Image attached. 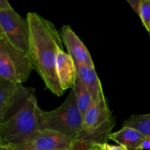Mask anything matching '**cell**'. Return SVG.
Segmentation results:
<instances>
[{"label":"cell","mask_w":150,"mask_h":150,"mask_svg":"<svg viewBox=\"0 0 150 150\" xmlns=\"http://www.w3.org/2000/svg\"><path fill=\"white\" fill-rule=\"evenodd\" d=\"M29 25L28 54L33 69L45 83V87L60 97L64 94L59 81L56 62L59 52L63 51V42L55 25L38 13L29 12Z\"/></svg>","instance_id":"1"},{"label":"cell","mask_w":150,"mask_h":150,"mask_svg":"<svg viewBox=\"0 0 150 150\" xmlns=\"http://www.w3.org/2000/svg\"><path fill=\"white\" fill-rule=\"evenodd\" d=\"M101 150H128L125 146L121 145H111L108 143L100 144Z\"/></svg>","instance_id":"17"},{"label":"cell","mask_w":150,"mask_h":150,"mask_svg":"<svg viewBox=\"0 0 150 150\" xmlns=\"http://www.w3.org/2000/svg\"><path fill=\"white\" fill-rule=\"evenodd\" d=\"M0 150H11L8 146H0Z\"/></svg>","instance_id":"22"},{"label":"cell","mask_w":150,"mask_h":150,"mask_svg":"<svg viewBox=\"0 0 150 150\" xmlns=\"http://www.w3.org/2000/svg\"><path fill=\"white\" fill-rule=\"evenodd\" d=\"M40 111L36 95H34L21 109L0 123V146L10 147L21 144L40 130Z\"/></svg>","instance_id":"3"},{"label":"cell","mask_w":150,"mask_h":150,"mask_svg":"<svg viewBox=\"0 0 150 150\" xmlns=\"http://www.w3.org/2000/svg\"><path fill=\"white\" fill-rule=\"evenodd\" d=\"M122 127H133L148 139L150 137V114L132 115L123 122Z\"/></svg>","instance_id":"14"},{"label":"cell","mask_w":150,"mask_h":150,"mask_svg":"<svg viewBox=\"0 0 150 150\" xmlns=\"http://www.w3.org/2000/svg\"><path fill=\"white\" fill-rule=\"evenodd\" d=\"M73 89L75 92L78 107L82 115H83L92 104L93 98L86 86L78 77Z\"/></svg>","instance_id":"13"},{"label":"cell","mask_w":150,"mask_h":150,"mask_svg":"<svg viewBox=\"0 0 150 150\" xmlns=\"http://www.w3.org/2000/svg\"><path fill=\"white\" fill-rule=\"evenodd\" d=\"M10 7H11V5L8 2V1H7V0H1L0 1V10H5Z\"/></svg>","instance_id":"20"},{"label":"cell","mask_w":150,"mask_h":150,"mask_svg":"<svg viewBox=\"0 0 150 150\" xmlns=\"http://www.w3.org/2000/svg\"><path fill=\"white\" fill-rule=\"evenodd\" d=\"M34 95L35 88L0 79V123L21 109Z\"/></svg>","instance_id":"6"},{"label":"cell","mask_w":150,"mask_h":150,"mask_svg":"<svg viewBox=\"0 0 150 150\" xmlns=\"http://www.w3.org/2000/svg\"><path fill=\"white\" fill-rule=\"evenodd\" d=\"M147 32H148V33H149V38H150V26H149V30H148Z\"/></svg>","instance_id":"23"},{"label":"cell","mask_w":150,"mask_h":150,"mask_svg":"<svg viewBox=\"0 0 150 150\" xmlns=\"http://www.w3.org/2000/svg\"><path fill=\"white\" fill-rule=\"evenodd\" d=\"M76 67L77 77L89 91L93 100H97L104 96L100 80L98 78L95 67H89L84 64H76Z\"/></svg>","instance_id":"11"},{"label":"cell","mask_w":150,"mask_h":150,"mask_svg":"<svg viewBox=\"0 0 150 150\" xmlns=\"http://www.w3.org/2000/svg\"><path fill=\"white\" fill-rule=\"evenodd\" d=\"M150 149V141L148 139H146L139 146V150Z\"/></svg>","instance_id":"19"},{"label":"cell","mask_w":150,"mask_h":150,"mask_svg":"<svg viewBox=\"0 0 150 150\" xmlns=\"http://www.w3.org/2000/svg\"><path fill=\"white\" fill-rule=\"evenodd\" d=\"M96 143L86 140H76L70 150H92Z\"/></svg>","instance_id":"16"},{"label":"cell","mask_w":150,"mask_h":150,"mask_svg":"<svg viewBox=\"0 0 150 150\" xmlns=\"http://www.w3.org/2000/svg\"><path fill=\"white\" fill-rule=\"evenodd\" d=\"M60 35L67 50V54L72 57L76 65L84 64L89 67H95L89 50L70 26H63L60 31Z\"/></svg>","instance_id":"8"},{"label":"cell","mask_w":150,"mask_h":150,"mask_svg":"<svg viewBox=\"0 0 150 150\" xmlns=\"http://www.w3.org/2000/svg\"><path fill=\"white\" fill-rule=\"evenodd\" d=\"M127 2L130 4L133 11L139 15V9H140L141 0H127Z\"/></svg>","instance_id":"18"},{"label":"cell","mask_w":150,"mask_h":150,"mask_svg":"<svg viewBox=\"0 0 150 150\" xmlns=\"http://www.w3.org/2000/svg\"><path fill=\"white\" fill-rule=\"evenodd\" d=\"M109 139L118 145L125 146L128 150H139V146L146 138L133 127H122L118 131L111 133Z\"/></svg>","instance_id":"12"},{"label":"cell","mask_w":150,"mask_h":150,"mask_svg":"<svg viewBox=\"0 0 150 150\" xmlns=\"http://www.w3.org/2000/svg\"><path fill=\"white\" fill-rule=\"evenodd\" d=\"M56 69L63 91L73 89L77 79L76 64L72 57L64 50L59 51L57 55Z\"/></svg>","instance_id":"10"},{"label":"cell","mask_w":150,"mask_h":150,"mask_svg":"<svg viewBox=\"0 0 150 150\" xmlns=\"http://www.w3.org/2000/svg\"><path fill=\"white\" fill-rule=\"evenodd\" d=\"M0 35L16 48L28 53L29 22L26 18H22L12 6L5 10H0Z\"/></svg>","instance_id":"5"},{"label":"cell","mask_w":150,"mask_h":150,"mask_svg":"<svg viewBox=\"0 0 150 150\" xmlns=\"http://www.w3.org/2000/svg\"><path fill=\"white\" fill-rule=\"evenodd\" d=\"M148 139H149V140L150 141V137H149V138H148Z\"/></svg>","instance_id":"24"},{"label":"cell","mask_w":150,"mask_h":150,"mask_svg":"<svg viewBox=\"0 0 150 150\" xmlns=\"http://www.w3.org/2000/svg\"><path fill=\"white\" fill-rule=\"evenodd\" d=\"M100 144H95L92 150H101L100 147Z\"/></svg>","instance_id":"21"},{"label":"cell","mask_w":150,"mask_h":150,"mask_svg":"<svg viewBox=\"0 0 150 150\" xmlns=\"http://www.w3.org/2000/svg\"><path fill=\"white\" fill-rule=\"evenodd\" d=\"M139 16L146 31L150 26V0H141Z\"/></svg>","instance_id":"15"},{"label":"cell","mask_w":150,"mask_h":150,"mask_svg":"<svg viewBox=\"0 0 150 150\" xmlns=\"http://www.w3.org/2000/svg\"><path fill=\"white\" fill-rule=\"evenodd\" d=\"M76 141L51 130H38L23 143L8 147L11 150H70Z\"/></svg>","instance_id":"7"},{"label":"cell","mask_w":150,"mask_h":150,"mask_svg":"<svg viewBox=\"0 0 150 150\" xmlns=\"http://www.w3.org/2000/svg\"><path fill=\"white\" fill-rule=\"evenodd\" d=\"M40 130H51L77 140L83 130V115L76 100L73 89L64 102L53 111L41 110L39 114Z\"/></svg>","instance_id":"2"},{"label":"cell","mask_w":150,"mask_h":150,"mask_svg":"<svg viewBox=\"0 0 150 150\" xmlns=\"http://www.w3.org/2000/svg\"><path fill=\"white\" fill-rule=\"evenodd\" d=\"M105 96L92 101L87 111L83 115V131L89 133L103 125L112 117Z\"/></svg>","instance_id":"9"},{"label":"cell","mask_w":150,"mask_h":150,"mask_svg":"<svg viewBox=\"0 0 150 150\" xmlns=\"http://www.w3.org/2000/svg\"><path fill=\"white\" fill-rule=\"evenodd\" d=\"M33 70L28 53L16 48L0 35V79L23 83Z\"/></svg>","instance_id":"4"}]
</instances>
